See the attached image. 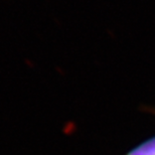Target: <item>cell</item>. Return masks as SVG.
Returning <instances> with one entry per match:
<instances>
[{"instance_id":"6da1fadb","label":"cell","mask_w":155,"mask_h":155,"mask_svg":"<svg viewBox=\"0 0 155 155\" xmlns=\"http://www.w3.org/2000/svg\"><path fill=\"white\" fill-rule=\"evenodd\" d=\"M127 155H155V138L141 144Z\"/></svg>"}]
</instances>
